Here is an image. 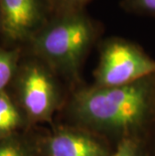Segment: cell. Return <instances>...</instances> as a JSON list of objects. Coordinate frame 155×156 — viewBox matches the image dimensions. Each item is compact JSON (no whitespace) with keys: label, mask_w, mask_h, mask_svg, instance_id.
I'll return each instance as SVG.
<instances>
[{"label":"cell","mask_w":155,"mask_h":156,"mask_svg":"<svg viewBox=\"0 0 155 156\" xmlns=\"http://www.w3.org/2000/svg\"><path fill=\"white\" fill-rule=\"evenodd\" d=\"M120 7L133 14L155 16V0H121Z\"/></svg>","instance_id":"10"},{"label":"cell","mask_w":155,"mask_h":156,"mask_svg":"<svg viewBox=\"0 0 155 156\" xmlns=\"http://www.w3.org/2000/svg\"><path fill=\"white\" fill-rule=\"evenodd\" d=\"M98 49L94 86H124L155 74V58L129 39L119 36L105 37L98 42Z\"/></svg>","instance_id":"3"},{"label":"cell","mask_w":155,"mask_h":156,"mask_svg":"<svg viewBox=\"0 0 155 156\" xmlns=\"http://www.w3.org/2000/svg\"><path fill=\"white\" fill-rule=\"evenodd\" d=\"M2 32L11 41L30 39L55 15L52 0H0Z\"/></svg>","instance_id":"5"},{"label":"cell","mask_w":155,"mask_h":156,"mask_svg":"<svg viewBox=\"0 0 155 156\" xmlns=\"http://www.w3.org/2000/svg\"><path fill=\"white\" fill-rule=\"evenodd\" d=\"M0 156H27L23 148L16 143L0 144Z\"/></svg>","instance_id":"12"},{"label":"cell","mask_w":155,"mask_h":156,"mask_svg":"<svg viewBox=\"0 0 155 156\" xmlns=\"http://www.w3.org/2000/svg\"><path fill=\"white\" fill-rule=\"evenodd\" d=\"M100 22L85 10L55 13L49 21L30 39L36 58L55 74L77 79L92 48L99 42Z\"/></svg>","instance_id":"2"},{"label":"cell","mask_w":155,"mask_h":156,"mask_svg":"<svg viewBox=\"0 0 155 156\" xmlns=\"http://www.w3.org/2000/svg\"><path fill=\"white\" fill-rule=\"evenodd\" d=\"M55 13L65 11L84 10L85 6L91 0H52Z\"/></svg>","instance_id":"11"},{"label":"cell","mask_w":155,"mask_h":156,"mask_svg":"<svg viewBox=\"0 0 155 156\" xmlns=\"http://www.w3.org/2000/svg\"><path fill=\"white\" fill-rule=\"evenodd\" d=\"M15 52L0 48V91L6 87L12 78L16 65Z\"/></svg>","instance_id":"8"},{"label":"cell","mask_w":155,"mask_h":156,"mask_svg":"<svg viewBox=\"0 0 155 156\" xmlns=\"http://www.w3.org/2000/svg\"><path fill=\"white\" fill-rule=\"evenodd\" d=\"M68 108L78 127L114 146L126 139L144 140L155 118V74L124 86L81 88Z\"/></svg>","instance_id":"1"},{"label":"cell","mask_w":155,"mask_h":156,"mask_svg":"<svg viewBox=\"0 0 155 156\" xmlns=\"http://www.w3.org/2000/svg\"><path fill=\"white\" fill-rule=\"evenodd\" d=\"M115 146L101 136L76 126L62 128L45 138V156H112Z\"/></svg>","instance_id":"6"},{"label":"cell","mask_w":155,"mask_h":156,"mask_svg":"<svg viewBox=\"0 0 155 156\" xmlns=\"http://www.w3.org/2000/svg\"><path fill=\"white\" fill-rule=\"evenodd\" d=\"M144 144L146 147L148 156H155V118L151 127L144 138Z\"/></svg>","instance_id":"13"},{"label":"cell","mask_w":155,"mask_h":156,"mask_svg":"<svg viewBox=\"0 0 155 156\" xmlns=\"http://www.w3.org/2000/svg\"><path fill=\"white\" fill-rule=\"evenodd\" d=\"M112 156H148L143 139H126L116 144Z\"/></svg>","instance_id":"9"},{"label":"cell","mask_w":155,"mask_h":156,"mask_svg":"<svg viewBox=\"0 0 155 156\" xmlns=\"http://www.w3.org/2000/svg\"><path fill=\"white\" fill-rule=\"evenodd\" d=\"M55 75L38 58L25 66L20 79L21 102L32 120H48L58 108L60 94Z\"/></svg>","instance_id":"4"},{"label":"cell","mask_w":155,"mask_h":156,"mask_svg":"<svg viewBox=\"0 0 155 156\" xmlns=\"http://www.w3.org/2000/svg\"><path fill=\"white\" fill-rule=\"evenodd\" d=\"M0 30L2 31V16H1V11H0Z\"/></svg>","instance_id":"14"},{"label":"cell","mask_w":155,"mask_h":156,"mask_svg":"<svg viewBox=\"0 0 155 156\" xmlns=\"http://www.w3.org/2000/svg\"><path fill=\"white\" fill-rule=\"evenodd\" d=\"M20 115L7 95L0 93V134L8 133L17 127Z\"/></svg>","instance_id":"7"}]
</instances>
